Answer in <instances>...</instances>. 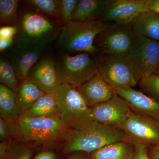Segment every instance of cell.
<instances>
[{
  "label": "cell",
  "mask_w": 159,
  "mask_h": 159,
  "mask_svg": "<svg viewBox=\"0 0 159 159\" xmlns=\"http://www.w3.org/2000/svg\"><path fill=\"white\" fill-rule=\"evenodd\" d=\"M25 142L33 147L66 143L73 132L59 117L28 118L21 116L16 121Z\"/></svg>",
  "instance_id": "6da1fadb"
},
{
  "label": "cell",
  "mask_w": 159,
  "mask_h": 159,
  "mask_svg": "<svg viewBox=\"0 0 159 159\" xmlns=\"http://www.w3.org/2000/svg\"><path fill=\"white\" fill-rule=\"evenodd\" d=\"M125 139L122 129L93 121L73 131L65 143L64 151L69 154L75 152L90 153L107 145L125 141Z\"/></svg>",
  "instance_id": "7a4b0ae2"
},
{
  "label": "cell",
  "mask_w": 159,
  "mask_h": 159,
  "mask_svg": "<svg viewBox=\"0 0 159 159\" xmlns=\"http://www.w3.org/2000/svg\"><path fill=\"white\" fill-rule=\"evenodd\" d=\"M110 25L107 22L102 20L85 22L70 21L61 28L58 44L70 52L96 54L98 48L94 45V40Z\"/></svg>",
  "instance_id": "3957f363"
},
{
  "label": "cell",
  "mask_w": 159,
  "mask_h": 159,
  "mask_svg": "<svg viewBox=\"0 0 159 159\" xmlns=\"http://www.w3.org/2000/svg\"><path fill=\"white\" fill-rule=\"evenodd\" d=\"M17 42L20 48H39L59 36L61 29L47 17L27 11L17 26Z\"/></svg>",
  "instance_id": "277c9868"
},
{
  "label": "cell",
  "mask_w": 159,
  "mask_h": 159,
  "mask_svg": "<svg viewBox=\"0 0 159 159\" xmlns=\"http://www.w3.org/2000/svg\"><path fill=\"white\" fill-rule=\"evenodd\" d=\"M55 93L58 99L60 119L68 128L77 130L93 122L92 108L77 88L62 84Z\"/></svg>",
  "instance_id": "5b68a950"
},
{
  "label": "cell",
  "mask_w": 159,
  "mask_h": 159,
  "mask_svg": "<svg viewBox=\"0 0 159 159\" xmlns=\"http://www.w3.org/2000/svg\"><path fill=\"white\" fill-rule=\"evenodd\" d=\"M55 66L61 83L77 88L98 73L97 60L87 53L65 54Z\"/></svg>",
  "instance_id": "8992f818"
},
{
  "label": "cell",
  "mask_w": 159,
  "mask_h": 159,
  "mask_svg": "<svg viewBox=\"0 0 159 159\" xmlns=\"http://www.w3.org/2000/svg\"><path fill=\"white\" fill-rule=\"evenodd\" d=\"M97 61L98 73L114 89L139 84L141 78L125 56L102 54Z\"/></svg>",
  "instance_id": "52a82bcc"
},
{
  "label": "cell",
  "mask_w": 159,
  "mask_h": 159,
  "mask_svg": "<svg viewBox=\"0 0 159 159\" xmlns=\"http://www.w3.org/2000/svg\"><path fill=\"white\" fill-rule=\"evenodd\" d=\"M140 78L154 74L159 61V42L134 35L126 56Z\"/></svg>",
  "instance_id": "ba28073f"
},
{
  "label": "cell",
  "mask_w": 159,
  "mask_h": 159,
  "mask_svg": "<svg viewBox=\"0 0 159 159\" xmlns=\"http://www.w3.org/2000/svg\"><path fill=\"white\" fill-rule=\"evenodd\" d=\"M125 141L149 146L159 142V121L132 111L123 128Z\"/></svg>",
  "instance_id": "9c48e42d"
},
{
  "label": "cell",
  "mask_w": 159,
  "mask_h": 159,
  "mask_svg": "<svg viewBox=\"0 0 159 159\" xmlns=\"http://www.w3.org/2000/svg\"><path fill=\"white\" fill-rule=\"evenodd\" d=\"M132 111L124 99L115 94L106 102L92 108L93 121L123 129Z\"/></svg>",
  "instance_id": "30bf717a"
},
{
  "label": "cell",
  "mask_w": 159,
  "mask_h": 159,
  "mask_svg": "<svg viewBox=\"0 0 159 159\" xmlns=\"http://www.w3.org/2000/svg\"><path fill=\"white\" fill-rule=\"evenodd\" d=\"M101 35L99 46L102 54L126 56L130 50L134 34L130 25H110L99 34Z\"/></svg>",
  "instance_id": "8fae6325"
},
{
  "label": "cell",
  "mask_w": 159,
  "mask_h": 159,
  "mask_svg": "<svg viewBox=\"0 0 159 159\" xmlns=\"http://www.w3.org/2000/svg\"><path fill=\"white\" fill-rule=\"evenodd\" d=\"M147 11L145 0H112L101 20L128 25L140 14Z\"/></svg>",
  "instance_id": "7c38bea8"
},
{
  "label": "cell",
  "mask_w": 159,
  "mask_h": 159,
  "mask_svg": "<svg viewBox=\"0 0 159 159\" xmlns=\"http://www.w3.org/2000/svg\"><path fill=\"white\" fill-rule=\"evenodd\" d=\"M114 90L127 102L133 112L159 121V102L155 99L132 88H119Z\"/></svg>",
  "instance_id": "4fadbf2b"
},
{
  "label": "cell",
  "mask_w": 159,
  "mask_h": 159,
  "mask_svg": "<svg viewBox=\"0 0 159 159\" xmlns=\"http://www.w3.org/2000/svg\"><path fill=\"white\" fill-rule=\"evenodd\" d=\"M29 79L46 93H56L62 84L57 75L55 63L51 58H44L33 67L29 72Z\"/></svg>",
  "instance_id": "5bb4252c"
},
{
  "label": "cell",
  "mask_w": 159,
  "mask_h": 159,
  "mask_svg": "<svg viewBox=\"0 0 159 159\" xmlns=\"http://www.w3.org/2000/svg\"><path fill=\"white\" fill-rule=\"evenodd\" d=\"M78 89L87 104L91 108L108 101L116 94L113 88L99 73Z\"/></svg>",
  "instance_id": "9a60e30c"
},
{
  "label": "cell",
  "mask_w": 159,
  "mask_h": 159,
  "mask_svg": "<svg viewBox=\"0 0 159 159\" xmlns=\"http://www.w3.org/2000/svg\"><path fill=\"white\" fill-rule=\"evenodd\" d=\"M112 1V0L78 1L71 21L85 22L101 20Z\"/></svg>",
  "instance_id": "2e32d148"
},
{
  "label": "cell",
  "mask_w": 159,
  "mask_h": 159,
  "mask_svg": "<svg viewBox=\"0 0 159 159\" xmlns=\"http://www.w3.org/2000/svg\"><path fill=\"white\" fill-rule=\"evenodd\" d=\"M134 35L159 42V14L147 11L140 14L130 25Z\"/></svg>",
  "instance_id": "e0dca14e"
},
{
  "label": "cell",
  "mask_w": 159,
  "mask_h": 159,
  "mask_svg": "<svg viewBox=\"0 0 159 159\" xmlns=\"http://www.w3.org/2000/svg\"><path fill=\"white\" fill-rule=\"evenodd\" d=\"M18 111L20 116L46 94L29 79L22 81L15 91Z\"/></svg>",
  "instance_id": "ac0fdd59"
},
{
  "label": "cell",
  "mask_w": 159,
  "mask_h": 159,
  "mask_svg": "<svg viewBox=\"0 0 159 159\" xmlns=\"http://www.w3.org/2000/svg\"><path fill=\"white\" fill-rule=\"evenodd\" d=\"M22 116L28 118L59 117L57 95L55 93H46L38 99Z\"/></svg>",
  "instance_id": "d6986e66"
},
{
  "label": "cell",
  "mask_w": 159,
  "mask_h": 159,
  "mask_svg": "<svg viewBox=\"0 0 159 159\" xmlns=\"http://www.w3.org/2000/svg\"><path fill=\"white\" fill-rule=\"evenodd\" d=\"M134 145L126 141L107 145L89 153V159H132Z\"/></svg>",
  "instance_id": "ffe728a7"
},
{
  "label": "cell",
  "mask_w": 159,
  "mask_h": 159,
  "mask_svg": "<svg viewBox=\"0 0 159 159\" xmlns=\"http://www.w3.org/2000/svg\"><path fill=\"white\" fill-rule=\"evenodd\" d=\"M20 49L22 51L15 59L12 66L18 80L22 81L29 79V72L40 57L41 49Z\"/></svg>",
  "instance_id": "44dd1931"
},
{
  "label": "cell",
  "mask_w": 159,
  "mask_h": 159,
  "mask_svg": "<svg viewBox=\"0 0 159 159\" xmlns=\"http://www.w3.org/2000/svg\"><path fill=\"white\" fill-rule=\"evenodd\" d=\"M0 117L9 121L16 122L20 117L18 111L15 92L0 84Z\"/></svg>",
  "instance_id": "7402d4cb"
},
{
  "label": "cell",
  "mask_w": 159,
  "mask_h": 159,
  "mask_svg": "<svg viewBox=\"0 0 159 159\" xmlns=\"http://www.w3.org/2000/svg\"><path fill=\"white\" fill-rule=\"evenodd\" d=\"M0 141L13 143L25 142L16 122L0 118Z\"/></svg>",
  "instance_id": "603a6c76"
},
{
  "label": "cell",
  "mask_w": 159,
  "mask_h": 159,
  "mask_svg": "<svg viewBox=\"0 0 159 159\" xmlns=\"http://www.w3.org/2000/svg\"><path fill=\"white\" fill-rule=\"evenodd\" d=\"M18 0L0 1V23L1 25L16 26L17 23Z\"/></svg>",
  "instance_id": "cb8c5ba5"
},
{
  "label": "cell",
  "mask_w": 159,
  "mask_h": 159,
  "mask_svg": "<svg viewBox=\"0 0 159 159\" xmlns=\"http://www.w3.org/2000/svg\"><path fill=\"white\" fill-rule=\"evenodd\" d=\"M17 77L13 68L6 59L0 60V81L1 84L15 92L18 87Z\"/></svg>",
  "instance_id": "d4e9b609"
},
{
  "label": "cell",
  "mask_w": 159,
  "mask_h": 159,
  "mask_svg": "<svg viewBox=\"0 0 159 159\" xmlns=\"http://www.w3.org/2000/svg\"><path fill=\"white\" fill-rule=\"evenodd\" d=\"M138 84L141 91L159 102V76L153 74L143 76Z\"/></svg>",
  "instance_id": "484cf974"
},
{
  "label": "cell",
  "mask_w": 159,
  "mask_h": 159,
  "mask_svg": "<svg viewBox=\"0 0 159 159\" xmlns=\"http://www.w3.org/2000/svg\"><path fill=\"white\" fill-rule=\"evenodd\" d=\"M33 8L42 13L52 16H59L60 2L58 0H29L27 1Z\"/></svg>",
  "instance_id": "4316f807"
},
{
  "label": "cell",
  "mask_w": 159,
  "mask_h": 159,
  "mask_svg": "<svg viewBox=\"0 0 159 159\" xmlns=\"http://www.w3.org/2000/svg\"><path fill=\"white\" fill-rule=\"evenodd\" d=\"M34 148L31 144L21 142L14 145L2 159H31Z\"/></svg>",
  "instance_id": "83f0119b"
},
{
  "label": "cell",
  "mask_w": 159,
  "mask_h": 159,
  "mask_svg": "<svg viewBox=\"0 0 159 159\" xmlns=\"http://www.w3.org/2000/svg\"><path fill=\"white\" fill-rule=\"evenodd\" d=\"M77 2V0L60 1L59 16L64 25L70 21Z\"/></svg>",
  "instance_id": "f1b7e54d"
},
{
  "label": "cell",
  "mask_w": 159,
  "mask_h": 159,
  "mask_svg": "<svg viewBox=\"0 0 159 159\" xmlns=\"http://www.w3.org/2000/svg\"><path fill=\"white\" fill-rule=\"evenodd\" d=\"M18 28L16 26H5L0 29V38H13L15 34H17Z\"/></svg>",
  "instance_id": "f546056e"
},
{
  "label": "cell",
  "mask_w": 159,
  "mask_h": 159,
  "mask_svg": "<svg viewBox=\"0 0 159 159\" xmlns=\"http://www.w3.org/2000/svg\"><path fill=\"white\" fill-rule=\"evenodd\" d=\"M134 145V154L132 159H150L148 155V146L145 145Z\"/></svg>",
  "instance_id": "4dcf8cb0"
},
{
  "label": "cell",
  "mask_w": 159,
  "mask_h": 159,
  "mask_svg": "<svg viewBox=\"0 0 159 159\" xmlns=\"http://www.w3.org/2000/svg\"><path fill=\"white\" fill-rule=\"evenodd\" d=\"M148 155L150 159H159V142L154 145L148 146Z\"/></svg>",
  "instance_id": "1f68e13d"
},
{
  "label": "cell",
  "mask_w": 159,
  "mask_h": 159,
  "mask_svg": "<svg viewBox=\"0 0 159 159\" xmlns=\"http://www.w3.org/2000/svg\"><path fill=\"white\" fill-rule=\"evenodd\" d=\"M148 11L159 14V0H145Z\"/></svg>",
  "instance_id": "d6a6232c"
},
{
  "label": "cell",
  "mask_w": 159,
  "mask_h": 159,
  "mask_svg": "<svg viewBox=\"0 0 159 159\" xmlns=\"http://www.w3.org/2000/svg\"><path fill=\"white\" fill-rule=\"evenodd\" d=\"M34 159H56V155L53 152L45 151L39 153Z\"/></svg>",
  "instance_id": "836d02e7"
},
{
  "label": "cell",
  "mask_w": 159,
  "mask_h": 159,
  "mask_svg": "<svg viewBox=\"0 0 159 159\" xmlns=\"http://www.w3.org/2000/svg\"><path fill=\"white\" fill-rule=\"evenodd\" d=\"M68 159H89V155L82 152H75L70 153Z\"/></svg>",
  "instance_id": "e575fe53"
},
{
  "label": "cell",
  "mask_w": 159,
  "mask_h": 159,
  "mask_svg": "<svg viewBox=\"0 0 159 159\" xmlns=\"http://www.w3.org/2000/svg\"><path fill=\"white\" fill-rule=\"evenodd\" d=\"M13 38H0V51H4L9 48L13 43Z\"/></svg>",
  "instance_id": "d590c367"
},
{
  "label": "cell",
  "mask_w": 159,
  "mask_h": 159,
  "mask_svg": "<svg viewBox=\"0 0 159 159\" xmlns=\"http://www.w3.org/2000/svg\"><path fill=\"white\" fill-rule=\"evenodd\" d=\"M154 75H157V76H159V61L158 65L156 71L155 72Z\"/></svg>",
  "instance_id": "8d00e7d4"
}]
</instances>
